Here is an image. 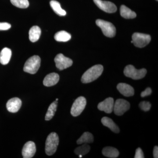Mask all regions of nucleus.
Returning a JSON list of instances; mask_svg holds the SVG:
<instances>
[{"label":"nucleus","instance_id":"nucleus-1","mask_svg":"<svg viewBox=\"0 0 158 158\" xmlns=\"http://www.w3.org/2000/svg\"><path fill=\"white\" fill-rule=\"evenodd\" d=\"M103 71V67L101 65H96L89 69L83 75L81 82L88 84L95 81L101 75Z\"/></svg>","mask_w":158,"mask_h":158},{"label":"nucleus","instance_id":"nucleus-2","mask_svg":"<svg viewBox=\"0 0 158 158\" xmlns=\"http://www.w3.org/2000/svg\"><path fill=\"white\" fill-rule=\"evenodd\" d=\"M59 144V138L55 132L51 133L47 138L45 143V152L48 156L53 155L56 151Z\"/></svg>","mask_w":158,"mask_h":158},{"label":"nucleus","instance_id":"nucleus-3","mask_svg":"<svg viewBox=\"0 0 158 158\" xmlns=\"http://www.w3.org/2000/svg\"><path fill=\"white\" fill-rule=\"evenodd\" d=\"M41 59L39 56H34L29 58L25 63L24 71L34 74L37 72L40 65Z\"/></svg>","mask_w":158,"mask_h":158},{"label":"nucleus","instance_id":"nucleus-4","mask_svg":"<svg viewBox=\"0 0 158 158\" xmlns=\"http://www.w3.org/2000/svg\"><path fill=\"white\" fill-rule=\"evenodd\" d=\"M147 73L145 69H137L132 65H128L125 68L124 74L126 76L134 80H139L144 78Z\"/></svg>","mask_w":158,"mask_h":158},{"label":"nucleus","instance_id":"nucleus-5","mask_svg":"<svg viewBox=\"0 0 158 158\" xmlns=\"http://www.w3.org/2000/svg\"><path fill=\"white\" fill-rule=\"evenodd\" d=\"M97 25L102 29L103 34L109 37H113L116 34V29L112 23L102 19L97 20Z\"/></svg>","mask_w":158,"mask_h":158},{"label":"nucleus","instance_id":"nucleus-6","mask_svg":"<svg viewBox=\"0 0 158 158\" xmlns=\"http://www.w3.org/2000/svg\"><path fill=\"white\" fill-rule=\"evenodd\" d=\"M133 43L136 47L140 48H144L150 42L151 37L148 34L135 33L133 34Z\"/></svg>","mask_w":158,"mask_h":158},{"label":"nucleus","instance_id":"nucleus-7","mask_svg":"<svg viewBox=\"0 0 158 158\" xmlns=\"http://www.w3.org/2000/svg\"><path fill=\"white\" fill-rule=\"evenodd\" d=\"M86 104V99L84 97H79L74 102L71 109V114L74 117L79 116L85 110Z\"/></svg>","mask_w":158,"mask_h":158},{"label":"nucleus","instance_id":"nucleus-8","mask_svg":"<svg viewBox=\"0 0 158 158\" xmlns=\"http://www.w3.org/2000/svg\"><path fill=\"white\" fill-rule=\"evenodd\" d=\"M56 66L60 70H64L73 65L72 60L65 56L62 54L57 55L54 59Z\"/></svg>","mask_w":158,"mask_h":158},{"label":"nucleus","instance_id":"nucleus-9","mask_svg":"<svg viewBox=\"0 0 158 158\" xmlns=\"http://www.w3.org/2000/svg\"><path fill=\"white\" fill-rule=\"evenodd\" d=\"M130 108L129 102L123 99H118L114 104L113 111L117 116H122Z\"/></svg>","mask_w":158,"mask_h":158},{"label":"nucleus","instance_id":"nucleus-10","mask_svg":"<svg viewBox=\"0 0 158 158\" xmlns=\"http://www.w3.org/2000/svg\"><path fill=\"white\" fill-rule=\"evenodd\" d=\"M98 7L102 11L107 13H112L116 12L117 7L114 3L108 1L102 0H93Z\"/></svg>","mask_w":158,"mask_h":158},{"label":"nucleus","instance_id":"nucleus-11","mask_svg":"<svg viewBox=\"0 0 158 158\" xmlns=\"http://www.w3.org/2000/svg\"><path fill=\"white\" fill-rule=\"evenodd\" d=\"M36 152L35 143L33 141H28L24 145L22 149V156L24 158L33 157Z\"/></svg>","mask_w":158,"mask_h":158},{"label":"nucleus","instance_id":"nucleus-12","mask_svg":"<svg viewBox=\"0 0 158 158\" xmlns=\"http://www.w3.org/2000/svg\"><path fill=\"white\" fill-rule=\"evenodd\" d=\"M114 104L113 98L111 97L108 98L104 101L99 103L98 106V108L100 111H104L105 113L110 114L113 111Z\"/></svg>","mask_w":158,"mask_h":158},{"label":"nucleus","instance_id":"nucleus-13","mask_svg":"<svg viewBox=\"0 0 158 158\" xmlns=\"http://www.w3.org/2000/svg\"><path fill=\"white\" fill-rule=\"evenodd\" d=\"M21 106V100L18 98H14L8 101L6 104V107L9 112L15 113L19 110Z\"/></svg>","mask_w":158,"mask_h":158},{"label":"nucleus","instance_id":"nucleus-14","mask_svg":"<svg viewBox=\"0 0 158 158\" xmlns=\"http://www.w3.org/2000/svg\"><path fill=\"white\" fill-rule=\"evenodd\" d=\"M117 89L125 97L132 96L135 94L134 88L125 83L118 84L117 86Z\"/></svg>","mask_w":158,"mask_h":158},{"label":"nucleus","instance_id":"nucleus-15","mask_svg":"<svg viewBox=\"0 0 158 158\" xmlns=\"http://www.w3.org/2000/svg\"><path fill=\"white\" fill-rule=\"evenodd\" d=\"M59 80V74L55 73L47 75L43 81V84L46 87H52L56 85Z\"/></svg>","mask_w":158,"mask_h":158},{"label":"nucleus","instance_id":"nucleus-16","mask_svg":"<svg viewBox=\"0 0 158 158\" xmlns=\"http://www.w3.org/2000/svg\"><path fill=\"white\" fill-rule=\"evenodd\" d=\"M11 51L8 48H3L0 53V63L3 65H6L9 63L11 59Z\"/></svg>","mask_w":158,"mask_h":158},{"label":"nucleus","instance_id":"nucleus-17","mask_svg":"<svg viewBox=\"0 0 158 158\" xmlns=\"http://www.w3.org/2000/svg\"><path fill=\"white\" fill-rule=\"evenodd\" d=\"M41 31L40 28L37 26H33L29 32V39L31 42H35L39 39L41 35Z\"/></svg>","mask_w":158,"mask_h":158},{"label":"nucleus","instance_id":"nucleus-18","mask_svg":"<svg viewBox=\"0 0 158 158\" xmlns=\"http://www.w3.org/2000/svg\"><path fill=\"white\" fill-rule=\"evenodd\" d=\"M101 121L104 126L109 128L113 132H119V128L111 118L108 117H104L102 118Z\"/></svg>","mask_w":158,"mask_h":158},{"label":"nucleus","instance_id":"nucleus-19","mask_svg":"<svg viewBox=\"0 0 158 158\" xmlns=\"http://www.w3.org/2000/svg\"><path fill=\"white\" fill-rule=\"evenodd\" d=\"M120 13L122 17L127 19H134L137 16L135 12L124 5H122L120 7Z\"/></svg>","mask_w":158,"mask_h":158},{"label":"nucleus","instance_id":"nucleus-20","mask_svg":"<svg viewBox=\"0 0 158 158\" xmlns=\"http://www.w3.org/2000/svg\"><path fill=\"white\" fill-rule=\"evenodd\" d=\"M102 154L105 156L111 158L118 157L119 152L115 148L112 147H105L102 150Z\"/></svg>","mask_w":158,"mask_h":158},{"label":"nucleus","instance_id":"nucleus-21","mask_svg":"<svg viewBox=\"0 0 158 158\" xmlns=\"http://www.w3.org/2000/svg\"><path fill=\"white\" fill-rule=\"evenodd\" d=\"M54 38L59 42H67L71 38V35L65 31H59L55 34Z\"/></svg>","mask_w":158,"mask_h":158},{"label":"nucleus","instance_id":"nucleus-22","mask_svg":"<svg viewBox=\"0 0 158 158\" xmlns=\"http://www.w3.org/2000/svg\"><path fill=\"white\" fill-rule=\"evenodd\" d=\"M94 137L91 133L86 132H85L77 141V144H78L91 143L93 142Z\"/></svg>","mask_w":158,"mask_h":158},{"label":"nucleus","instance_id":"nucleus-23","mask_svg":"<svg viewBox=\"0 0 158 158\" xmlns=\"http://www.w3.org/2000/svg\"><path fill=\"white\" fill-rule=\"evenodd\" d=\"M50 4L52 9L57 15L60 16H65L66 15V11L62 9L59 2L55 0H52L50 2Z\"/></svg>","mask_w":158,"mask_h":158},{"label":"nucleus","instance_id":"nucleus-24","mask_svg":"<svg viewBox=\"0 0 158 158\" xmlns=\"http://www.w3.org/2000/svg\"><path fill=\"white\" fill-rule=\"evenodd\" d=\"M57 106H58V102L55 101L52 103L49 107L48 110L46 114L45 119L47 121L51 120L53 117L56 111Z\"/></svg>","mask_w":158,"mask_h":158},{"label":"nucleus","instance_id":"nucleus-25","mask_svg":"<svg viewBox=\"0 0 158 158\" xmlns=\"http://www.w3.org/2000/svg\"><path fill=\"white\" fill-rule=\"evenodd\" d=\"M90 150V146L87 144H84L82 146L76 148L74 152L77 155L83 156L88 154Z\"/></svg>","mask_w":158,"mask_h":158},{"label":"nucleus","instance_id":"nucleus-26","mask_svg":"<svg viewBox=\"0 0 158 158\" xmlns=\"http://www.w3.org/2000/svg\"><path fill=\"white\" fill-rule=\"evenodd\" d=\"M13 6L20 9H26L29 6L28 0H10Z\"/></svg>","mask_w":158,"mask_h":158},{"label":"nucleus","instance_id":"nucleus-27","mask_svg":"<svg viewBox=\"0 0 158 158\" xmlns=\"http://www.w3.org/2000/svg\"><path fill=\"white\" fill-rule=\"evenodd\" d=\"M139 107L141 108V110L147 112L150 110L151 107V105L148 102L143 101L140 103L139 105Z\"/></svg>","mask_w":158,"mask_h":158},{"label":"nucleus","instance_id":"nucleus-28","mask_svg":"<svg viewBox=\"0 0 158 158\" xmlns=\"http://www.w3.org/2000/svg\"><path fill=\"white\" fill-rule=\"evenodd\" d=\"M11 27V24L9 23H0V31H6Z\"/></svg>","mask_w":158,"mask_h":158},{"label":"nucleus","instance_id":"nucleus-29","mask_svg":"<svg viewBox=\"0 0 158 158\" xmlns=\"http://www.w3.org/2000/svg\"><path fill=\"white\" fill-rule=\"evenodd\" d=\"M144 153L142 149L140 148H138L136 150L135 158H144Z\"/></svg>","mask_w":158,"mask_h":158},{"label":"nucleus","instance_id":"nucleus-30","mask_svg":"<svg viewBox=\"0 0 158 158\" xmlns=\"http://www.w3.org/2000/svg\"><path fill=\"white\" fill-rule=\"evenodd\" d=\"M152 92V90L151 88H148L145 89L143 92H141V97H144L147 96H149Z\"/></svg>","mask_w":158,"mask_h":158},{"label":"nucleus","instance_id":"nucleus-31","mask_svg":"<svg viewBox=\"0 0 158 158\" xmlns=\"http://www.w3.org/2000/svg\"><path fill=\"white\" fill-rule=\"evenodd\" d=\"M153 156L155 158L158 157V147L157 146H155L154 148Z\"/></svg>","mask_w":158,"mask_h":158},{"label":"nucleus","instance_id":"nucleus-32","mask_svg":"<svg viewBox=\"0 0 158 158\" xmlns=\"http://www.w3.org/2000/svg\"><path fill=\"white\" fill-rule=\"evenodd\" d=\"M82 156H83L81 155H79V158H82Z\"/></svg>","mask_w":158,"mask_h":158},{"label":"nucleus","instance_id":"nucleus-33","mask_svg":"<svg viewBox=\"0 0 158 158\" xmlns=\"http://www.w3.org/2000/svg\"><path fill=\"white\" fill-rule=\"evenodd\" d=\"M58 100H59V99H58V98L56 99V101L58 102Z\"/></svg>","mask_w":158,"mask_h":158},{"label":"nucleus","instance_id":"nucleus-34","mask_svg":"<svg viewBox=\"0 0 158 158\" xmlns=\"http://www.w3.org/2000/svg\"><path fill=\"white\" fill-rule=\"evenodd\" d=\"M156 1H158V0H156Z\"/></svg>","mask_w":158,"mask_h":158}]
</instances>
